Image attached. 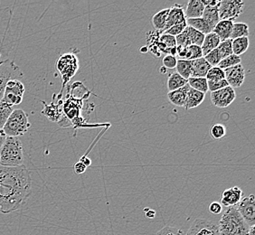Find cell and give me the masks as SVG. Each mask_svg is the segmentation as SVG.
I'll list each match as a JSON object with an SVG mask.
<instances>
[{
    "label": "cell",
    "instance_id": "74e56055",
    "mask_svg": "<svg viewBox=\"0 0 255 235\" xmlns=\"http://www.w3.org/2000/svg\"><path fill=\"white\" fill-rule=\"evenodd\" d=\"M158 42L165 45L167 49L170 50L173 47H176V37L169 35V34H163L158 36Z\"/></svg>",
    "mask_w": 255,
    "mask_h": 235
},
{
    "label": "cell",
    "instance_id": "2e32d148",
    "mask_svg": "<svg viewBox=\"0 0 255 235\" xmlns=\"http://www.w3.org/2000/svg\"><path fill=\"white\" fill-rule=\"evenodd\" d=\"M186 22H187V18L185 16V10L183 8V5L176 4L171 7H169L165 31L169 29L174 25H179V24L186 23Z\"/></svg>",
    "mask_w": 255,
    "mask_h": 235
},
{
    "label": "cell",
    "instance_id": "d590c367",
    "mask_svg": "<svg viewBox=\"0 0 255 235\" xmlns=\"http://www.w3.org/2000/svg\"><path fill=\"white\" fill-rule=\"evenodd\" d=\"M206 79L207 81L225 80V71L219 68L218 66L212 67L206 74Z\"/></svg>",
    "mask_w": 255,
    "mask_h": 235
},
{
    "label": "cell",
    "instance_id": "9a60e30c",
    "mask_svg": "<svg viewBox=\"0 0 255 235\" xmlns=\"http://www.w3.org/2000/svg\"><path fill=\"white\" fill-rule=\"evenodd\" d=\"M243 197V191L238 186H233L231 188L226 189L222 195L221 206L225 207H232L236 206Z\"/></svg>",
    "mask_w": 255,
    "mask_h": 235
},
{
    "label": "cell",
    "instance_id": "ba28073f",
    "mask_svg": "<svg viewBox=\"0 0 255 235\" xmlns=\"http://www.w3.org/2000/svg\"><path fill=\"white\" fill-rule=\"evenodd\" d=\"M245 2L240 0H224L218 5L219 18L234 22L243 13Z\"/></svg>",
    "mask_w": 255,
    "mask_h": 235
},
{
    "label": "cell",
    "instance_id": "44dd1931",
    "mask_svg": "<svg viewBox=\"0 0 255 235\" xmlns=\"http://www.w3.org/2000/svg\"><path fill=\"white\" fill-rule=\"evenodd\" d=\"M205 98H206L205 93L197 92L196 90L190 88L188 90V93H187V100H186L184 108L186 110L196 108L205 101Z\"/></svg>",
    "mask_w": 255,
    "mask_h": 235
},
{
    "label": "cell",
    "instance_id": "4dcf8cb0",
    "mask_svg": "<svg viewBox=\"0 0 255 235\" xmlns=\"http://www.w3.org/2000/svg\"><path fill=\"white\" fill-rule=\"evenodd\" d=\"M186 32H187L188 39L190 42V44L193 45H198L201 46L204 39H205V34H202L200 32H198L197 30L194 29L191 26L187 25L186 28Z\"/></svg>",
    "mask_w": 255,
    "mask_h": 235
},
{
    "label": "cell",
    "instance_id": "4316f807",
    "mask_svg": "<svg viewBox=\"0 0 255 235\" xmlns=\"http://www.w3.org/2000/svg\"><path fill=\"white\" fill-rule=\"evenodd\" d=\"M187 25L188 26H191L194 29L197 30L198 32H200L205 35L213 32V28L211 26L208 25L202 17L194 18V19H187Z\"/></svg>",
    "mask_w": 255,
    "mask_h": 235
},
{
    "label": "cell",
    "instance_id": "db71d44e",
    "mask_svg": "<svg viewBox=\"0 0 255 235\" xmlns=\"http://www.w3.org/2000/svg\"><path fill=\"white\" fill-rule=\"evenodd\" d=\"M167 69L165 68V67H164V66H161V67H160V68H159V73H160V74H167Z\"/></svg>",
    "mask_w": 255,
    "mask_h": 235
},
{
    "label": "cell",
    "instance_id": "5bb4252c",
    "mask_svg": "<svg viewBox=\"0 0 255 235\" xmlns=\"http://www.w3.org/2000/svg\"><path fill=\"white\" fill-rule=\"evenodd\" d=\"M83 106V99L77 98L74 95L68 96L67 100L63 103V111L65 117L70 120L77 118L80 115V110Z\"/></svg>",
    "mask_w": 255,
    "mask_h": 235
},
{
    "label": "cell",
    "instance_id": "f546056e",
    "mask_svg": "<svg viewBox=\"0 0 255 235\" xmlns=\"http://www.w3.org/2000/svg\"><path fill=\"white\" fill-rule=\"evenodd\" d=\"M187 84L189 87L197 92L205 93L206 94L208 92V86H207V80L206 78H195V77H190L187 80Z\"/></svg>",
    "mask_w": 255,
    "mask_h": 235
},
{
    "label": "cell",
    "instance_id": "836d02e7",
    "mask_svg": "<svg viewBox=\"0 0 255 235\" xmlns=\"http://www.w3.org/2000/svg\"><path fill=\"white\" fill-rule=\"evenodd\" d=\"M202 57H203V53H202L201 46L192 44L186 48V54H185L184 60L195 61Z\"/></svg>",
    "mask_w": 255,
    "mask_h": 235
},
{
    "label": "cell",
    "instance_id": "f35d334b",
    "mask_svg": "<svg viewBox=\"0 0 255 235\" xmlns=\"http://www.w3.org/2000/svg\"><path fill=\"white\" fill-rule=\"evenodd\" d=\"M204 58L206 59V62L210 64L212 67L217 66L222 61L221 57H220V55H219L216 49L213 50L210 53H208L206 55H205Z\"/></svg>",
    "mask_w": 255,
    "mask_h": 235
},
{
    "label": "cell",
    "instance_id": "603a6c76",
    "mask_svg": "<svg viewBox=\"0 0 255 235\" xmlns=\"http://www.w3.org/2000/svg\"><path fill=\"white\" fill-rule=\"evenodd\" d=\"M202 18L214 30L217 23L220 21L218 6H206L202 15Z\"/></svg>",
    "mask_w": 255,
    "mask_h": 235
},
{
    "label": "cell",
    "instance_id": "d6a6232c",
    "mask_svg": "<svg viewBox=\"0 0 255 235\" xmlns=\"http://www.w3.org/2000/svg\"><path fill=\"white\" fill-rule=\"evenodd\" d=\"M241 63H242L241 56L233 54L229 55V56H227L226 58L223 59L217 66L219 68H221L222 70H226V69L231 68V67L238 65Z\"/></svg>",
    "mask_w": 255,
    "mask_h": 235
},
{
    "label": "cell",
    "instance_id": "7dc6e473",
    "mask_svg": "<svg viewBox=\"0 0 255 235\" xmlns=\"http://www.w3.org/2000/svg\"><path fill=\"white\" fill-rule=\"evenodd\" d=\"M205 6H218L220 1L219 0H202Z\"/></svg>",
    "mask_w": 255,
    "mask_h": 235
},
{
    "label": "cell",
    "instance_id": "3957f363",
    "mask_svg": "<svg viewBox=\"0 0 255 235\" xmlns=\"http://www.w3.org/2000/svg\"><path fill=\"white\" fill-rule=\"evenodd\" d=\"M220 235H247L250 226L241 216L236 206L227 207L219 221Z\"/></svg>",
    "mask_w": 255,
    "mask_h": 235
},
{
    "label": "cell",
    "instance_id": "7bdbcfd3",
    "mask_svg": "<svg viewBox=\"0 0 255 235\" xmlns=\"http://www.w3.org/2000/svg\"><path fill=\"white\" fill-rule=\"evenodd\" d=\"M177 62V58L175 56H172L170 54H167L163 58V66L167 69L176 68Z\"/></svg>",
    "mask_w": 255,
    "mask_h": 235
},
{
    "label": "cell",
    "instance_id": "8d00e7d4",
    "mask_svg": "<svg viewBox=\"0 0 255 235\" xmlns=\"http://www.w3.org/2000/svg\"><path fill=\"white\" fill-rule=\"evenodd\" d=\"M210 135L215 139H220L226 135V128L224 125L216 123L210 128Z\"/></svg>",
    "mask_w": 255,
    "mask_h": 235
},
{
    "label": "cell",
    "instance_id": "f6af8a7d",
    "mask_svg": "<svg viewBox=\"0 0 255 235\" xmlns=\"http://www.w3.org/2000/svg\"><path fill=\"white\" fill-rule=\"evenodd\" d=\"M223 210V206L219 202H213L209 206V211L214 215H219Z\"/></svg>",
    "mask_w": 255,
    "mask_h": 235
},
{
    "label": "cell",
    "instance_id": "f1b7e54d",
    "mask_svg": "<svg viewBox=\"0 0 255 235\" xmlns=\"http://www.w3.org/2000/svg\"><path fill=\"white\" fill-rule=\"evenodd\" d=\"M249 35V26L246 23H234L233 31L231 34V40L241 38V37H248Z\"/></svg>",
    "mask_w": 255,
    "mask_h": 235
},
{
    "label": "cell",
    "instance_id": "7c38bea8",
    "mask_svg": "<svg viewBox=\"0 0 255 235\" xmlns=\"http://www.w3.org/2000/svg\"><path fill=\"white\" fill-rule=\"evenodd\" d=\"M224 71H225V79L228 85L232 88H239L245 83L246 70L242 64L231 68L226 69Z\"/></svg>",
    "mask_w": 255,
    "mask_h": 235
},
{
    "label": "cell",
    "instance_id": "681fc988",
    "mask_svg": "<svg viewBox=\"0 0 255 235\" xmlns=\"http://www.w3.org/2000/svg\"><path fill=\"white\" fill-rule=\"evenodd\" d=\"M145 212H146V216H147V218L152 219V218L155 217V215H156V212H155V211L151 210V209H148V208H146V209H145Z\"/></svg>",
    "mask_w": 255,
    "mask_h": 235
},
{
    "label": "cell",
    "instance_id": "ffe728a7",
    "mask_svg": "<svg viewBox=\"0 0 255 235\" xmlns=\"http://www.w3.org/2000/svg\"><path fill=\"white\" fill-rule=\"evenodd\" d=\"M211 68V65L206 62L204 57L192 61L191 77L206 78V74Z\"/></svg>",
    "mask_w": 255,
    "mask_h": 235
},
{
    "label": "cell",
    "instance_id": "8fae6325",
    "mask_svg": "<svg viewBox=\"0 0 255 235\" xmlns=\"http://www.w3.org/2000/svg\"><path fill=\"white\" fill-rule=\"evenodd\" d=\"M186 235H220L218 225L211 221L196 219Z\"/></svg>",
    "mask_w": 255,
    "mask_h": 235
},
{
    "label": "cell",
    "instance_id": "cb8c5ba5",
    "mask_svg": "<svg viewBox=\"0 0 255 235\" xmlns=\"http://www.w3.org/2000/svg\"><path fill=\"white\" fill-rule=\"evenodd\" d=\"M168 12H169V7L160 10L159 12H157V14L153 15L151 22H152V25L154 26V28L157 32L164 33L165 27H166V24H167Z\"/></svg>",
    "mask_w": 255,
    "mask_h": 235
},
{
    "label": "cell",
    "instance_id": "f5cc1de1",
    "mask_svg": "<svg viewBox=\"0 0 255 235\" xmlns=\"http://www.w3.org/2000/svg\"><path fill=\"white\" fill-rule=\"evenodd\" d=\"M139 52L142 53V54H146V53L148 52V48H147V46H143V47L139 49Z\"/></svg>",
    "mask_w": 255,
    "mask_h": 235
},
{
    "label": "cell",
    "instance_id": "816d5d0a",
    "mask_svg": "<svg viewBox=\"0 0 255 235\" xmlns=\"http://www.w3.org/2000/svg\"><path fill=\"white\" fill-rule=\"evenodd\" d=\"M255 226H250V228H249V231H248V234L247 235H255Z\"/></svg>",
    "mask_w": 255,
    "mask_h": 235
},
{
    "label": "cell",
    "instance_id": "7a4b0ae2",
    "mask_svg": "<svg viewBox=\"0 0 255 235\" xmlns=\"http://www.w3.org/2000/svg\"><path fill=\"white\" fill-rule=\"evenodd\" d=\"M25 149L19 137H6L0 148V166L21 167L25 166Z\"/></svg>",
    "mask_w": 255,
    "mask_h": 235
},
{
    "label": "cell",
    "instance_id": "bcb514c9",
    "mask_svg": "<svg viewBox=\"0 0 255 235\" xmlns=\"http://www.w3.org/2000/svg\"><path fill=\"white\" fill-rule=\"evenodd\" d=\"M74 172L76 173V174H84V172L86 171V169H87V167L86 166H84V164L82 163V162H77L75 165L74 166Z\"/></svg>",
    "mask_w": 255,
    "mask_h": 235
},
{
    "label": "cell",
    "instance_id": "f907efd6",
    "mask_svg": "<svg viewBox=\"0 0 255 235\" xmlns=\"http://www.w3.org/2000/svg\"><path fill=\"white\" fill-rule=\"evenodd\" d=\"M5 138H6V135H5V132L3 131V129H0V148L5 142Z\"/></svg>",
    "mask_w": 255,
    "mask_h": 235
},
{
    "label": "cell",
    "instance_id": "6da1fadb",
    "mask_svg": "<svg viewBox=\"0 0 255 235\" xmlns=\"http://www.w3.org/2000/svg\"><path fill=\"white\" fill-rule=\"evenodd\" d=\"M32 193L28 168L0 166V213L9 214L25 205Z\"/></svg>",
    "mask_w": 255,
    "mask_h": 235
},
{
    "label": "cell",
    "instance_id": "9c48e42d",
    "mask_svg": "<svg viewBox=\"0 0 255 235\" xmlns=\"http://www.w3.org/2000/svg\"><path fill=\"white\" fill-rule=\"evenodd\" d=\"M236 98V91L230 86L211 93L210 95L212 104L220 109L227 108L228 106H230L235 102Z\"/></svg>",
    "mask_w": 255,
    "mask_h": 235
},
{
    "label": "cell",
    "instance_id": "484cf974",
    "mask_svg": "<svg viewBox=\"0 0 255 235\" xmlns=\"http://www.w3.org/2000/svg\"><path fill=\"white\" fill-rule=\"evenodd\" d=\"M249 45H250L249 37H241V38L232 40L233 54L241 56L248 50Z\"/></svg>",
    "mask_w": 255,
    "mask_h": 235
},
{
    "label": "cell",
    "instance_id": "8992f818",
    "mask_svg": "<svg viewBox=\"0 0 255 235\" xmlns=\"http://www.w3.org/2000/svg\"><path fill=\"white\" fill-rule=\"evenodd\" d=\"M23 73L18 65L9 59L3 60L0 64V101L3 98L4 90L6 83L9 80H20L23 78Z\"/></svg>",
    "mask_w": 255,
    "mask_h": 235
},
{
    "label": "cell",
    "instance_id": "83f0119b",
    "mask_svg": "<svg viewBox=\"0 0 255 235\" xmlns=\"http://www.w3.org/2000/svg\"><path fill=\"white\" fill-rule=\"evenodd\" d=\"M177 73L182 76L183 78L188 80L191 77L192 74V61L187 60H177Z\"/></svg>",
    "mask_w": 255,
    "mask_h": 235
},
{
    "label": "cell",
    "instance_id": "277c9868",
    "mask_svg": "<svg viewBox=\"0 0 255 235\" xmlns=\"http://www.w3.org/2000/svg\"><path fill=\"white\" fill-rule=\"evenodd\" d=\"M30 127L31 124L27 114L25 113V111L17 109L14 110L10 114L3 127V131L5 132L6 137H18L27 132Z\"/></svg>",
    "mask_w": 255,
    "mask_h": 235
},
{
    "label": "cell",
    "instance_id": "d4e9b609",
    "mask_svg": "<svg viewBox=\"0 0 255 235\" xmlns=\"http://www.w3.org/2000/svg\"><path fill=\"white\" fill-rule=\"evenodd\" d=\"M187 84V80L183 78L177 73H172L169 74L168 78H167V90L168 92H173L178 89L184 87L185 85Z\"/></svg>",
    "mask_w": 255,
    "mask_h": 235
},
{
    "label": "cell",
    "instance_id": "1f68e13d",
    "mask_svg": "<svg viewBox=\"0 0 255 235\" xmlns=\"http://www.w3.org/2000/svg\"><path fill=\"white\" fill-rule=\"evenodd\" d=\"M14 111L13 106L0 101V129H3L10 114Z\"/></svg>",
    "mask_w": 255,
    "mask_h": 235
},
{
    "label": "cell",
    "instance_id": "7402d4cb",
    "mask_svg": "<svg viewBox=\"0 0 255 235\" xmlns=\"http://www.w3.org/2000/svg\"><path fill=\"white\" fill-rule=\"evenodd\" d=\"M220 43H221V41L219 39V37L213 32L205 35V39L201 45L203 57L208 53H210L213 50L216 49Z\"/></svg>",
    "mask_w": 255,
    "mask_h": 235
},
{
    "label": "cell",
    "instance_id": "ab89813d",
    "mask_svg": "<svg viewBox=\"0 0 255 235\" xmlns=\"http://www.w3.org/2000/svg\"><path fill=\"white\" fill-rule=\"evenodd\" d=\"M207 86H208V91L214 93V92L219 91L221 89L226 88L229 85L225 79V80H220V81H207Z\"/></svg>",
    "mask_w": 255,
    "mask_h": 235
},
{
    "label": "cell",
    "instance_id": "d6986e66",
    "mask_svg": "<svg viewBox=\"0 0 255 235\" xmlns=\"http://www.w3.org/2000/svg\"><path fill=\"white\" fill-rule=\"evenodd\" d=\"M233 25H234V22L232 21L220 20L217 23V25L215 26L213 33H215L219 37L221 42H224L226 40L230 39L232 31H233Z\"/></svg>",
    "mask_w": 255,
    "mask_h": 235
},
{
    "label": "cell",
    "instance_id": "52a82bcc",
    "mask_svg": "<svg viewBox=\"0 0 255 235\" xmlns=\"http://www.w3.org/2000/svg\"><path fill=\"white\" fill-rule=\"evenodd\" d=\"M25 91V85L20 80H9L5 84L3 98L1 101L11 106L18 105L23 101Z\"/></svg>",
    "mask_w": 255,
    "mask_h": 235
},
{
    "label": "cell",
    "instance_id": "e0dca14e",
    "mask_svg": "<svg viewBox=\"0 0 255 235\" xmlns=\"http://www.w3.org/2000/svg\"><path fill=\"white\" fill-rule=\"evenodd\" d=\"M205 5L202 0H190L187 3L185 10V16L187 19H194L202 17L203 12L205 10Z\"/></svg>",
    "mask_w": 255,
    "mask_h": 235
},
{
    "label": "cell",
    "instance_id": "ac0fdd59",
    "mask_svg": "<svg viewBox=\"0 0 255 235\" xmlns=\"http://www.w3.org/2000/svg\"><path fill=\"white\" fill-rule=\"evenodd\" d=\"M189 89H190L189 85L187 84L184 87L178 89V90L173 91V92H168L167 98L173 105L177 106V107H184Z\"/></svg>",
    "mask_w": 255,
    "mask_h": 235
},
{
    "label": "cell",
    "instance_id": "e575fe53",
    "mask_svg": "<svg viewBox=\"0 0 255 235\" xmlns=\"http://www.w3.org/2000/svg\"><path fill=\"white\" fill-rule=\"evenodd\" d=\"M217 52L220 55L222 60L226 58L227 56H229L231 54H233V50H232V40L228 39L221 42L219 45L217 46Z\"/></svg>",
    "mask_w": 255,
    "mask_h": 235
},
{
    "label": "cell",
    "instance_id": "c3c4849f",
    "mask_svg": "<svg viewBox=\"0 0 255 235\" xmlns=\"http://www.w3.org/2000/svg\"><path fill=\"white\" fill-rule=\"evenodd\" d=\"M80 162H82L83 164H84V166H86V167H88L91 166V164H92V161H91V159L88 158V157H86V156H84V157H81V159H80Z\"/></svg>",
    "mask_w": 255,
    "mask_h": 235
},
{
    "label": "cell",
    "instance_id": "4fadbf2b",
    "mask_svg": "<svg viewBox=\"0 0 255 235\" xmlns=\"http://www.w3.org/2000/svg\"><path fill=\"white\" fill-rule=\"evenodd\" d=\"M61 93L59 95V100L57 103L53 101L50 104H46L45 102H42L44 104V109L42 111V114L53 122H59L60 120L64 117V111H63V101L61 100Z\"/></svg>",
    "mask_w": 255,
    "mask_h": 235
},
{
    "label": "cell",
    "instance_id": "60d3db41",
    "mask_svg": "<svg viewBox=\"0 0 255 235\" xmlns=\"http://www.w3.org/2000/svg\"><path fill=\"white\" fill-rule=\"evenodd\" d=\"M156 235H186L184 234V232L179 229H177L176 227H172V226H165L164 228H162L161 230L158 231Z\"/></svg>",
    "mask_w": 255,
    "mask_h": 235
},
{
    "label": "cell",
    "instance_id": "b9f144b4",
    "mask_svg": "<svg viewBox=\"0 0 255 235\" xmlns=\"http://www.w3.org/2000/svg\"><path fill=\"white\" fill-rule=\"evenodd\" d=\"M187 22H186V23H182V24H179V25L172 26L169 29L165 31L164 33H165V34H169V35H172V36H174V37H176L177 35L182 34V33L184 32V30L187 28Z\"/></svg>",
    "mask_w": 255,
    "mask_h": 235
},
{
    "label": "cell",
    "instance_id": "ee69618b",
    "mask_svg": "<svg viewBox=\"0 0 255 235\" xmlns=\"http://www.w3.org/2000/svg\"><path fill=\"white\" fill-rule=\"evenodd\" d=\"M8 44L5 42V34H0V54L3 56V54H7L9 53Z\"/></svg>",
    "mask_w": 255,
    "mask_h": 235
},
{
    "label": "cell",
    "instance_id": "5b68a950",
    "mask_svg": "<svg viewBox=\"0 0 255 235\" xmlns=\"http://www.w3.org/2000/svg\"><path fill=\"white\" fill-rule=\"evenodd\" d=\"M56 69L63 80V89L71 79L76 74L79 69L77 56L74 54H64L61 55L56 62Z\"/></svg>",
    "mask_w": 255,
    "mask_h": 235
},
{
    "label": "cell",
    "instance_id": "30bf717a",
    "mask_svg": "<svg viewBox=\"0 0 255 235\" xmlns=\"http://www.w3.org/2000/svg\"><path fill=\"white\" fill-rule=\"evenodd\" d=\"M236 208L248 226H255V197L254 195L243 198Z\"/></svg>",
    "mask_w": 255,
    "mask_h": 235
}]
</instances>
